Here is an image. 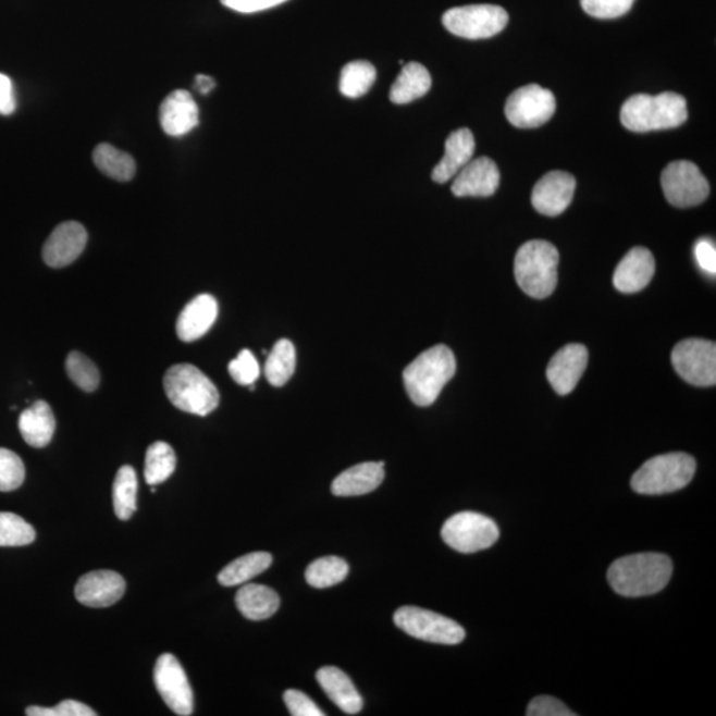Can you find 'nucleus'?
Instances as JSON below:
<instances>
[{"instance_id":"1","label":"nucleus","mask_w":716,"mask_h":716,"mask_svg":"<svg viewBox=\"0 0 716 716\" xmlns=\"http://www.w3.org/2000/svg\"><path fill=\"white\" fill-rule=\"evenodd\" d=\"M672 563L663 554H637L618 558L608 570L613 591L625 597H643L658 593L669 584Z\"/></svg>"},{"instance_id":"2","label":"nucleus","mask_w":716,"mask_h":716,"mask_svg":"<svg viewBox=\"0 0 716 716\" xmlns=\"http://www.w3.org/2000/svg\"><path fill=\"white\" fill-rule=\"evenodd\" d=\"M455 372L457 361L446 345L424 350L404 370L405 390L417 406L433 405Z\"/></svg>"},{"instance_id":"3","label":"nucleus","mask_w":716,"mask_h":716,"mask_svg":"<svg viewBox=\"0 0 716 716\" xmlns=\"http://www.w3.org/2000/svg\"><path fill=\"white\" fill-rule=\"evenodd\" d=\"M689 118L683 96L664 92L657 96L635 95L624 102L621 123L627 129L645 133L672 129Z\"/></svg>"},{"instance_id":"4","label":"nucleus","mask_w":716,"mask_h":716,"mask_svg":"<svg viewBox=\"0 0 716 716\" xmlns=\"http://www.w3.org/2000/svg\"><path fill=\"white\" fill-rule=\"evenodd\" d=\"M163 387L175 408L200 417L209 416L220 405V392L202 370L190 363L168 369Z\"/></svg>"},{"instance_id":"5","label":"nucleus","mask_w":716,"mask_h":716,"mask_svg":"<svg viewBox=\"0 0 716 716\" xmlns=\"http://www.w3.org/2000/svg\"><path fill=\"white\" fill-rule=\"evenodd\" d=\"M560 255L547 240H530L519 248L515 258V277L528 296L545 299L557 285Z\"/></svg>"},{"instance_id":"6","label":"nucleus","mask_w":716,"mask_h":716,"mask_svg":"<svg viewBox=\"0 0 716 716\" xmlns=\"http://www.w3.org/2000/svg\"><path fill=\"white\" fill-rule=\"evenodd\" d=\"M696 462L684 453L658 455L643 464L632 478V489L641 495L675 493L688 485L695 476Z\"/></svg>"},{"instance_id":"7","label":"nucleus","mask_w":716,"mask_h":716,"mask_svg":"<svg viewBox=\"0 0 716 716\" xmlns=\"http://www.w3.org/2000/svg\"><path fill=\"white\" fill-rule=\"evenodd\" d=\"M442 22L448 33L459 38L489 39L506 28L508 14L501 5L470 4L446 11Z\"/></svg>"},{"instance_id":"8","label":"nucleus","mask_w":716,"mask_h":716,"mask_svg":"<svg viewBox=\"0 0 716 716\" xmlns=\"http://www.w3.org/2000/svg\"><path fill=\"white\" fill-rule=\"evenodd\" d=\"M441 533L443 542L460 554L487 550L501 535L493 519L470 511L459 513L447 519Z\"/></svg>"},{"instance_id":"9","label":"nucleus","mask_w":716,"mask_h":716,"mask_svg":"<svg viewBox=\"0 0 716 716\" xmlns=\"http://www.w3.org/2000/svg\"><path fill=\"white\" fill-rule=\"evenodd\" d=\"M394 624L415 639L441 645H458L466 637L465 629L450 618L417 606L399 608L394 613Z\"/></svg>"},{"instance_id":"10","label":"nucleus","mask_w":716,"mask_h":716,"mask_svg":"<svg viewBox=\"0 0 716 716\" xmlns=\"http://www.w3.org/2000/svg\"><path fill=\"white\" fill-rule=\"evenodd\" d=\"M671 362L676 372L691 385L716 384V345L709 340H683L672 349Z\"/></svg>"},{"instance_id":"11","label":"nucleus","mask_w":716,"mask_h":716,"mask_svg":"<svg viewBox=\"0 0 716 716\" xmlns=\"http://www.w3.org/2000/svg\"><path fill=\"white\" fill-rule=\"evenodd\" d=\"M661 184L667 202L676 208H693L705 202L709 194L708 181L690 161L669 163L661 175Z\"/></svg>"},{"instance_id":"12","label":"nucleus","mask_w":716,"mask_h":716,"mask_svg":"<svg viewBox=\"0 0 716 716\" xmlns=\"http://www.w3.org/2000/svg\"><path fill=\"white\" fill-rule=\"evenodd\" d=\"M555 111L554 94L538 84L515 90L506 102L507 120L520 129H532L548 123Z\"/></svg>"},{"instance_id":"13","label":"nucleus","mask_w":716,"mask_h":716,"mask_svg":"<svg viewBox=\"0 0 716 716\" xmlns=\"http://www.w3.org/2000/svg\"><path fill=\"white\" fill-rule=\"evenodd\" d=\"M155 684L162 700L174 714L189 716L194 695L184 667L173 654H162L155 667Z\"/></svg>"},{"instance_id":"14","label":"nucleus","mask_w":716,"mask_h":716,"mask_svg":"<svg viewBox=\"0 0 716 716\" xmlns=\"http://www.w3.org/2000/svg\"><path fill=\"white\" fill-rule=\"evenodd\" d=\"M126 584L123 576L113 570H95L77 581L75 596L89 608H107L123 598Z\"/></svg>"},{"instance_id":"15","label":"nucleus","mask_w":716,"mask_h":716,"mask_svg":"<svg viewBox=\"0 0 716 716\" xmlns=\"http://www.w3.org/2000/svg\"><path fill=\"white\" fill-rule=\"evenodd\" d=\"M576 180L572 174L555 170L545 174L532 192V205L540 214L557 217L572 203Z\"/></svg>"},{"instance_id":"16","label":"nucleus","mask_w":716,"mask_h":716,"mask_svg":"<svg viewBox=\"0 0 716 716\" xmlns=\"http://www.w3.org/2000/svg\"><path fill=\"white\" fill-rule=\"evenodd\" d=\"M88 234L83 224L70 221L59 224L42 247V259L52 269L74 263L87 246Z\"/></svg>"},{"instance_id":"17","label":"nucleus","mask_w":716,"mask_h":716,"mask_svg":"<svg viewBox=\"0 0 716 716\" xmlns=\"http://www.w3.org/2000/svg\"><path fill=\"white\" fill-rule=\"evenodd\" d=\"M501 184V173L489 157L471 160L455 175L452 192L455 197H491Z\"/></svg>"},{"instance_id":"18","label":"nucleus","mask_w":716,"mask_h":716,"mask_svg":"<svg viewBox=\"0 0 716 716\" xmlns=\"http://www.w3.org/2000/svg\"><path fill=\"white\" fill-rule=\"evenodd\" d=\"M588 366V350L584 345L569 344L552 357L547 378L552 387L560 396H567L578 386Z\"/></svg>"},{"instance_id":"19","label":"nucleus","mask_w":716,"mask_h":716,"mask_svg":"<svg viewBox=\"0 0 716 716\" xmlns=\"http://www.w3.org/2000/svg\"><path fill=\"white\" fill-rule=\"evenodd\" d=\"M160 124L168 136L182 137L199 124V108L190 92L174 90L160 108Z\"/></svg>"},{"instance_id":"20","label":"nucleus","mask_w":716,"mask_h":716,"mask_svg":"<svg viewBox=\"0 0 716 716\" xmlns=\"http://www.w3.org/2000/svg\"><path fill=\"white\" fill-rule=\"evenodd\" d=\"M655 274V259L645 247H634L625 255L617 266L613 284L622 294L640 293L652 282Z\"/></svg>"},{"instance_id":"21","label":"nucleus","mask_w":716,"mask_h":716,"mask_svg":"<svg viewBox=\"0 0 716 716\" xmlns=\"http://www.w3.org/2000/svg\"><path fill=\"white\" fill-rule=\"evenodd\" d=\"M218 312H220V308H218L214 296L202 294L194 297L182 309L177 325H175L180 340L185 343H193L203 337L214 325Z\"/></svg>"},{"instance_id":"22","label":"nucleus","mask_w":716,"mask_h":716,"mask_svg":"<svg viewBox=\"0 0 716 716\" xmlns=\"http://www.w3.org/2000/svg\"><path fill=\"white\" fill-rule=\"evenodd\" d=\"M474 153L476 138L472 132L467 127L453 132L446 139L443 159L433 170V181L436 184H446L472 160Z\"/></svg>"},{"instance_id":"23","label":"nucleus","mask_w":716,"mask_h":716,"mask_svg":"<svg viewBox=\"0 0 716 716\" xmlns=\"http://www.w3.org/2000/svg\"><path fill=\"white\" fill-rule=\"evenodd\" d=\"M384 462H367L350 467L332 483L336 496H361L372 493L385 478Z\"/></svg>"},{"instance_id":"24","label":"nucleus","mask_w":716,"mask_h":716,"mask_svg":"<svg viewBox=\"0 0 716 716\" xmlns=\"http://www.w3.org/2000/svg\"><path fill=\"white\" fill-rule=\"evenodd\" d=\"M317 679L324 693L345 714L361 712L363 702L350 678L337 667L325 666L318 671Z\"/></svg>"},{"instance_id":"25","label":"nucleus","mask_w":716,"mask_h":716,"mask_svg":"<svg viewBox=\"0 0 716 716\" xmlns=\"http://www.w3.org/2000/svg\"><path fill=\"white\" fill-rule=\"evenodd\" d=\"M57 429L51 406L45 400L36 403L24 410L20 417V430L23 440L33 447H45L51 442Z\"/></svg>"},{"instance_id":"26","label":"nucleus","mask_w":716,"mask_h":716,"mask_svg":"<svg viewBox=\"0 0 716 716\" xmlns=\"http://www.w3.org/2000/svg\"><path fill=\"white\" fill-rule=\"evenodd\" d=\"M236 608L252 621L267 620L275 615L281 598L271 588L260 584H246L236 593Z\"/></svg>"},{"instance_id":"27","label":"nucleus","mask_w":716,"mask_h":716,"mask_svg":"<svg viewBox=\"0 0 716 716\" xmlns=\"http://www.w3.org/2000/svg\"><path fill=\"white\" fill-rule=\"evenodd\" d=\"M432 88V76L420 63L404 65L391 88V101L394 104L404 106L417 99H421Z\"/></svg>"},{"instance_id":"28","label":"nucleus","mask_w":716,"mask_h":716,"mask_svg":"<svg viewBox=\"0 0 716 716\" xmlns=\"http://www.w3.org/2000/svg\"><path fill=\"white\" fill-rule=\"evenodd\" d=\"M271 564L272 556L269 552H252V554L236 558V560L224 567L220 575H218V581L223 587L246 584V582L257 578L260 573L266 572L271 567Z\"/></svg>"},{"instance_id":"29","label":"nucleus","mask_w":716,"mask_h":716,"mask_svg":"<svg viewBox=\"0 0 716 716\" xmlns=\"http://www.w3.org/2000/svg\"><path fill=\"white\" fill-rule=\"evenodd\" d=\"M94 162L107 177L119 182L131 181L136 174V162L133 157L112 147L111 144H100L95 149Z\"/></svg>"},{"instance_id":"30","label":"nucleus","mask_w":716,"mask_h":716,"mask_svg":"<svg viewBox=\"0 0 716 716\" xmlns=\"http://www.w3.org/2000/svg\"><path fill=\"white\" fill-rule=\"evenodd\" d=\"M296 368V349L287 338L279 340L267 357L264 374L272 386L281 387L293 378Z\"/></svg>"},{"instance_id":"31","label":"nucleus","mask_w":716,"mask_h":716,"mask_svg":"<svg viewBox=\"0 0 716 716\" xmlns=\"http://www.w3.org/2000/svg\"><path fill=\"white\" fill-rule=\"evenodd\" d=\"M137 490L138 481L135 469L132 466L121 467L113 483V507L119 519H131L136 513Z\"/></svg>"},{"instance_id":"32","label":"nucleus","mask_w":716,"mask_h":716,"mask_svg":"<svg viewBox=\"0 0 716 716\" xmlns=\"http://www.w3.org/2000/svg\"><path fill=\"white\" fill-rule=\"evenodd\" d=\"M177 466V457L173 447L166 442H155L150 445L145 458V481L149 485L161 484L173 476Z\"/></svg>"},{"instance_id":"33","label":"nucleus","mask_w":716,"mask_h":716,"mask_svg":"<svg viewBox=\"0 0 716 716\" xmlns=\"http://www.w3.org/2000/svg\"><path fill=\"white\" fill-rule=\"evenodd\" d=\"M378 77V71L372 63L357 60L344 66L340 76V92L349 99H358L369 92Z\"/></svg>"},{"instance_id":"34","label":"nucleus","mask_w":716,"mask_h":716,"mask_svg":"<svg viewBox=\"0 0 716 716\" xmlns=\"http://www.w3.org/2000/svg\"><path fill=\"white\" fill-rule=\"evenodd\" d=\"M349 573L348 563L342 557L328 556L319 558L309 564L306 570V580L309 585L319 588H330L347 579Z\"/></svg>"},{"instance_id":"35","label":"nucleus","mask_w":716,"mask_h":716,"mask_svg":"<svg viewBox=\"0 0 716 716\" xmlns=\"http://www.w3.org/2000/svg\"><path fill=\"white\" fill-rule=\"evenodd\" d=\"M36 538L34 527L20 515L0 513V547H23Z\"/></svg>"},{"instance_id":"36","label":"nucleus","mask_w":716,"mask_h":716,"mask_svg":"<svg viewBox=\"0 0 716 716\" xmlns=\"http://www.w3.org/2000/svg\"><path fill=\"white\" fill-rule=\"evenodd\" d=\"M65 370L72 382L84 392H95L100 385L99 369L81 351H72L66 357Z\"/></svg>"},{"instance_id":"37","label":"nucleus","mask_w":716,"mask_h":716,"mask_svg":"<svg viewBox=\"0 0 716 716\" xmlns=\"http://www.w3.org/2000/svg\"><path fill=\"white\" fill-rule=\"evenodd\" d=\"M26 478V467L20 455L0 448V491L9 493L20 489Z\"/></svg>"},{"instance_id":"38","label":"nucleus","mask_w":716,"mask_h":716,"mask_svg":"<svg viewBox=\"0 0 716 716\" xmlns=\"http://www.w3.org/2000/svg\"><path fill=\"white\" fill-rule=\"evenodd\" d=\"M635 0H581V8L596 20H616L632 10Z\"/></svg>"},{"instance_id":"39","label":"nucleus","mask_w":716,"mask_h":716,"mask_svg":"<svg viewBox=\"0 0 716 716\" xmlns=\"http://www.w3.org/2000/svg\"><path fill=\"white\" fill-rule=\"evenodd\" d=\"M229 373L236 384L251 386L260 375L257 358L248 349H243L232 362L229 363Z\"/></svg>"},{"instance_id":"40","label":"nucleus","mask_w":716,"mask_h":716,"mask_svg":"<svg viewBox=\"0 0 716 716\" xmlns=\"http://www.w3.org/2000/svg\"><path fill=\"white\" fill-rule=\"evenodd\" d=\"M28 716H95L92 708L82 702L66 700L54 707L32 706L26 709Z\"/></svg>"},{"instance_id":"41","label":"nucleus","mask_w":716,"mask_h":716,"mask_svg":"<svg viewBox=\"0 0 716 716\" xmlns=\"http://www.w3.org/2000/svg\"><path fill=\"white\" fill-rule=\"evenodd\" d=\"M284 702L294 716H324L325 713L317 706L311 698L299 690H287L284 693Z\"/></svg>"},{"instance_id":"42","label":"nucleus","mask_w":716,"mask_h":716,"mask_svg":"<svg viewBox=\"0 0 716 716\" xmlns=\"http://www.w3.org/2000/svg\"><path fill=\"white\" fill-rule=\"evenodd\" d=\"M528 716H575L576 714L556 698L536 696L527 707Z\"/></svg>"},{"instance_id":"43","label":"nucleus","mask_w":716,"mask_h":716,"mask_svg":"<svg viewBox=\"0 0 716 716\" xmlns=\"http://www.w3.org/2000/svg\"><path fill=\"white\" fill-rule=\"evenodd\" d=\"M288 0H221L224 8L242 12V14H255V12L277 8Z\"/></svg>"},{"instance_id":"44","label":"nucleus","mask_w":716,"mask_h":716,"mask_svg":"<svg viewBox=\"0 0 716 716\" xmlns=\"http://www.w3.org/2000/svg\"><path fill=\"white\" fill-rule=\"evenodd\" d=\"M698 264L708 275L716 274V248L715 243L709 239H700L694 247Z\"/></svg>"},{"instance_id":"45","label":"nucleus","mask_w":716,"mask_h":716,"mask_svg":"<svg viewBox=\"0 0 716 716\" xmlns=\"http://www.w3.org/2000/svg\"><path fill=\"white\" fill-rule=\"evenodd\" d=\"M15 108L14 87L8 76L0 74V114H11Z\"/></svg>"},{"instance_id":"46","label":"nucleus","mask_w":716,"mask_h":716,"mask_svg":"<svg viewBox=\"0 0 716 716\" xmlns=\"http://www.w3.org/2000/svg\"><path fill=\"white\" fill-rule=\"evenodd\" d=\"M215 87L214 78L205 75H198L196 77V88L199 94L208 95Z\"/></svg>"}]
</instances>
